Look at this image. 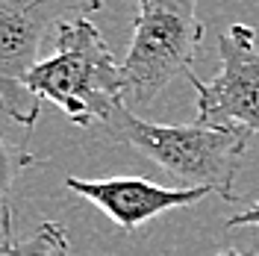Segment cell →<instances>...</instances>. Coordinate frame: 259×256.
I'll return each mask as SVG.
<instances>
[{
    "label": "cell",
    "mask_w": 259,
    "mask_h": 256,
    "mask_svg": "<svg viewBox=\"0 0 259 256\" xmlns=\"http://www.w3.org/2000/svg\"><path fill=\"white\" fill-rule=\"evenodd\" d=\"M203 32L197 0H139L133 41L121 62L130 106H153L177 77H192Z\"/></svg>",
    "instance_id": "3"
},
{
    "label": "cell",
    "mask_w": 259,
    "mask_h": 256,
    "mask_svg": "<svg viewBox=\"0 0 259 256\" xmlns=\"http://www.w3.org/2000/svg\"><path fill=\"white\" fill-rule=\"evenodd\" d=\"M227 227H230V230H233V227H259V200L253 206L236 212L233 218H227Z\"/></svg>",
    "instance_id": "9"
},
{
    "label": "cell",
    "mask_w": 259,
    "mask_h": 256,
    "mask_svg": "<svg viewBox=\"0 0 259 256\" xmlns=\"http://www.w3.org/2000/svg\"><path fill=\"white\" fill-rule=\"evenodd\" d=\"M68 233L56 221H45L27 239L0 236V256H68Z\"/></svg>",
    "instance_id": "7"
},
{
    "label": "cell",
    "mask_w": 259,
    "mask_h": 256,
    "mask_svg": "<svg viewBox=\"0 0 259 256\" xmlns=\"http://www.w3.org/2000/svg\"><path fill=\"white\" fill-rule=\"evenodd\" d=\"M215 256H242V253H236V250H221V253H215ZM253 256H259V253H253Z\"/></svg>",
    "instance_id": "10"
},
{
    "label": "cell",
    "mask_w": 259,
    "mask_h": 256,
    "mask_svg": "<svg viewBox=\"0 0 259 256\" xmlns=\"http://www.w3.org/2000/svg\"><path fill=\"white\" fill-rule=\"evenodd\" d=\"M27 89L38 100L59 106L77 127L103 124L127 103V74L89 18L56 30V53L32 68Z\"/></svg>",
    "instance_id": "2"
},
{
    "label": "cell",
    "mask_w": 259,
    "mask_h": 256,
    "mask_svg": "<svg viewBox=\"0 0 259 256\" xmlns=\"http://www.w3.org/2000/svg\"><path fill=\"white\" fill-rule=\"evenodd\" d=\"M115 142L136 147L162 171L183 183V189H209L227 203H236L233 192L242 153L250 144L244 127H203V124H153L121 103L103 124Z\"/></svg>",
    "instance_id": "1"
},
{
    "label": "cell",
    "mask_w": 259,
    "mask_h": 256,
    "mask_svg": "<svg viewBox=\"0 0 259 256\" xmlns=\"http://www.w3.org/2000/svg\"><path fill=\"white\" fill-rule=\"evenodd\" d=\"M65 189L85 197L89 203L103 209L124 233H133L150 218L180 206H192L209 197V189H171L156 186L142 177H109V180H85V177H65Z\"/></svg>",
    "instance_id": "6"
},
{
    "label": "cell",
    "mask_w": 259,
    "mask_h": 256,
    "mask_svg": "<svg viewBox=\"0 0 259 256\" xmlns=\"http://www.w3.org/2000/svg\"><path fill=\"white\" fill-rule=\"evenodd\" d=\"M97 9H103V0H0V106L24 130L35 127L41 112L27 77L41 62L38 48L48 30Z\"/></svg>",
    "instance_id": "4"
},
{
    "label": "cell",
    "mask_w": 259,
    "mask_h": 256,
    "mask_svg": "<svg viewBox=\"0 0 259 256\" xmlns=\"http://www.w3.org/2000/svg\"><path fill=\"white\" fill-rule=\"evenodd\" d=\"M38 156H32L30 150L9 144L0 136V236H12V186L15 177L24 168L38 165Z\"/></svg>",
    "instance_id": "8"
},
{
    "label": "cell",
    "mask_w": 259,
    "mask_h": 256,
    "mask_svg": "<svg viewBox=\"0 0 259 256\" xmlns=\"http://www.w3.org/2000/svg\"><path fill=\"white\" fill-rule=\"evenodd\" d=\"M221 74L209 82L189 77L197 92V118L203 127H244L259 136V48L256 30L233 24L218 35Z\"/></svg>",
    "instance_id": "5"
}]
</instances>
